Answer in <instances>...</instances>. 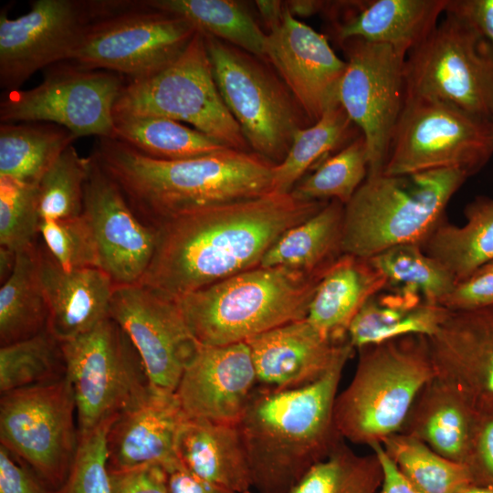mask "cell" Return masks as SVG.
Here are the masks:
<instances>
[{"instance_id": "obj_1", "label": "cell", "mask_w": 493, "mask_h": 493, "mask_svg": "<svg viewBox=\"0 0 493 493\" xmlns=\"http://www.w3.org/2000/svg\"><path fill=\"white\" fill-rule=\"evenodd\" d=\"M328 202L271 192L164 221L156 226L155 251L139 283L176 300L258 267L282 234Z\"/></svg>"}, {"instance_id": "obj_2", "label": "cell", "mask_w": 493, "mask_h": 493, "mask_svg": "<svg viewBox=\"0 0 493 493\" xmlns=\"http://www.w3.org/2000/svg\"><path fill=\"white\" fill-rule=\"evenodd\" d=\"M93 158L134 212L152 226L208 207L272 192L275 164L231 148L178 161L146 156L112 138H99Z\"/></svg>"}, {"instance_id": "obj_3", "label": "cell", "mask_w": 493, "mask_h": 493, "mask_svg": "<svg viewBox=\"0 0 493 493\" xmlns=\"http://www.w3.org/2000/svg\"><path fill=\"white\" fill-rule=\"evenodd\" d=\"M353 351L347 350L323 376L305 386H256L236 426L257 493H288L344 440L333 409Z\"/></svg>"}, {"instance_id": "obj_4", "label": "cell", "mask_w": 493, "mask_h": 493, "mask_svg": "<svg viewBox=\"0 0 493 493\" xmlns=\"http://www.w3.org/2000/svg\"><path fill=\"white\" fill-rule=\"evenodd\" d=\"M330 267L304 272L258 266L175 302L200 344L243 342L278 326L306 319L316 289Z\"/></svg>"}, {"instance_id": "obj_5", "label": "cell", "mask_w": 493, "mask_h": 493, "mask_svg": "<svg viewBox=\"0 0 493 493\" xmlns=\"http://www.w3.org/2000/svg\"><path fill=\"white\" fill-rule=\"evenodd\" d=\"M468 177L456 169L367 176L344 205L342 254L371 258L397 246L421 245Z\"/></svg>"}, {"instance_id": "obj_6", "label": "cell", "mask_w": 493, "mask_h": 493, "mask_svg": "<svg viewBox=\"0 0 493 493\" xmlns=\"http://www.w3.org/2000/svg\"><path fill=\"white\" fill-rule=\"evenodd\" d=\"M333 414L346 441L372 446L400 433L423 388L435 377L427 337L405 335L358 349Z\"/></svg>"}, {"instance_id": "obj_7", "label": "cell", "mask_w": 493, "mask_h": 493, "mask_svg": "<svg viewBox=\"0 0 493 493\" xmlns=\"http://www.w3.org/2000/svg\"><path fill=\"white\" fill-rule=\"evenodd\" d=\"M113 115L184 121L228 148H249L220 95L204 34L198 30L172 62L149 76L127 80Z\"/></svg>"}, {"instance_id": "obj_8", "label": "cell", "mask_w": 493, "mask_h": 493, "mask_svg": "<svg viewBox=\"0 0 493 493\" xmlns=\"http://www.w3.org/2000/svg\"><path fill=\"white\" fill-rule=\"evenodd\" d=\"M204 37L220 95L248 146L271 163H280L296 131L312 123L260 58Z\"/></svg>"}, {"instance_id": "obj_9", "label": "cell", "mask_w": 493, "mask_h": 493, "mask_svg": "<svg viewBox=\"0 0 493 493\" xmlns=\"http://www.w3.org/2000/svg\"><path fill=\"white\" fill-rule=\"evenodd\" d=\"M492 155L491 121L443 101L407 96L382 173L456 169L471 176Z\"/></svg>"}, {"instance_id": "obj_10", "label": "cell", "mask_w": 493, "mask_h": 493, "mask_svg": "<svg viewBox=\"0 0 493 493\" xmlns=\"http://www.w3.org/2000/svg\"><path fill=\"white\" fill-rule=\"evenodd\" d=\"M445 15L406 56L404 97L443 101L491 121L493 50L466 22Z\"/></svg>"}, {"instance_id": "obj_11", "label": "cell", "mask_w": 493, "mask_h": 493, "mask_svg": "<svg viewBox=\"0 0 493 493\" xmlns=\"http://www.w3.org/2000/svg\"><path fill=\"white\" fill-rule=\"evenodd\" d=\"M61 347L75 397L79 435L136 404L152 387L138 351L110 317L61 342Z\"/></svg>"}, {"instance_id": "obj_12", "label": "cell", "mask_w": 493, "mask_h": 493, "mask_svg": "<svg viewBox=\"0 0 493 493\" xmlns=\"http://www.w3.org/2000/svg\"><path fill=\"white\" fill-rule=\"evenodd\" d=\"M75 397L61 380L1 393L0 441L48 487L66 481L79 446Z\"/></svg>"}, {"instance_id": "obj_13", "label": "cell", "mask_w": 493, "mask_h": 493, "mask_svg": "<svg viewBox=\"0 0 493 493\" xmlns=\"http://www.w3.org/2000/svg\"><path fill=\"white\" fill-rule=\"evenodd\" d=\"M130 1L36 0L10 19L0 15V86L17 90L31 75L69 61L89 28Z\"/></svg>"}, {"instance_id": "obj_14", "label": "cell", "mask_w": 493, "mask_h": 493, "mask_svg": "<svg viewBox=\"0 0 493 493\" xmlns=\"http://www.w3.org/2000/svg\"><path fill=\"white\" fill-rule=\"evenodd\" d=\"M195 32L184 18L144 1H131L124 9L94 23L69 61L134 80L172 62Z\"/></svg>"}, {"instance_id": "obj_15", "label": "cell", "mask_w": 493, "mask_h": 493, "mask_svg": "<svg viewBox=\"0 0 493 493\" xmlns=\"http://www.w3.org/2000/svg\"><path fill=\"white\" fill-rule=\"evenodd\" d=\"M125 82L121 75L89 69L72 62L47 71L43 81L1 99V123L45 122L76 138H111L114 106Z\"/></svg>"}, {"instance_id": "obj_16", "label": "cell", "mask_w": 493, "mask_h": 493, "mask_svg": "<svg viewBox=\"0 0 493 493\" xmlns=\"http://www.w3.org/2000/svg\"><path fill=\"white\" fill-rule=\"evenodd\" d=\"M346 68L339 103L363 136L369 161L367 176L381 174L404 102L406 57L388 45L349 39L341 43Z\"/></svg>"}, {"instance_id": "obj_17", "label": "cell", "mask_w": 493, "mask_h": 493, "mask_svg": "<svg viewBox=\"0 0 493 493\" xmlns=\"http://www.w3.org/2000/svg\"><path fill=\"white\" fill-rule=\"evenodd\" d=\"M110 317L138 351L152 385L175 392L201 344L175 300L140 284L115 286Z\"/></svg>"}, {"instance_id": "obj_18", "label": "cell", "mask_w": 493, "mask_h": 493, "mask_svg": "<svg viewBox=\"0 0 493 493\" xmlns=\"http://www.w3.org/2000/svg\"><path fill=\"white\" fill-rule=\"evenodd\" d=\"M91 158L82 215L97 245L100 268L116 286L139 283L155 251L157 227L134 212L118 184Z\"/></svg>"}, {"instance_id": "obj_19", "label": "cell", "mask_w": 493, "mask_h": 493, "mask_svg": "<svg viewBox=\"0 0 493 493\" xmlns=\"http://www.w3.org/2000/svg\"><path fill=\"white\" fill-rule=\"evenodd\" d=\"M265 60L271 62L311 123L340 104L346 61L324 35L296 19L286 4L280 22L267 35Z\"/></svg>"}, {"instance_id": "obj_20", "label": "cell", "mask_w": 493, "mask_h": 493, "mask_svg": "<svg viewBox=\"0 0 493 493\" xmlns=\"http://www.w3.org/2000/svg\"><path fill=\"white\" fill-rule=\"evenodd\" d=\"M435 378L477 411L493 408V305L449 310L427 337Z\"/></svg>"}, {"instance_id": "obj_21", "label": "cell", "mask_w": 493, "mask_h": 493, "mask_svg": "<svg viewBox=\"0 0 493 493\" xmlns=\"http://www.w3.org/2000/svg\"><path fill=\"white\" fill-rule=\"evenodd\" d=\"M257 384L246 341L201 344L174 393L187 418L237 425Z\"/></svg>"}, {"instance_id": "obj_22", "label": "cell", "mask_w": 493, "mask_h": 493, "mask_svg": "<svg viewBox=\"0 0 493 493\" xmlns=\"http://www.w3.org/2000/svg\"><path fill=\"white\" fill-rule=\"evenodd\" d=\"M187 419L174 392L152 385L136 404L121 413L107 435L110 470L177 462L179 431Z\"/></svg>"}, {"instance_id": "obj_23", "label": "cell", "mask_w": 493, "mask_h": 493, "mask_svg": "<svg viewBox=\"0 0 493 493\" xmlns=\"http://www.w3.org/2000/svg\"><path fill=\"white\" fill-rule=\"evenodd\" d=\"M257 383L278 389L309 384L323 376L350 348L333 341L307 319L278 326L247 341Z\"/></svg>"}, {"instance_id": "obj_24", "label": "cell", "mask_w": 493, "mask_h": 493, "mask_svg": "<svg viewBox=\"0 0 493 493\" xmlns=\"http://www.w3.org/2000/svg\"><path fill=\"white\" fill-rule=\"evenodd\" d=\"M37 248L48 310L47 330L52 336L64 342L89 331L110 317L116 285L104 270H65L45 247Z\"/></svg>"}, {"instance_id": "obj_25", "label": "cell", "mask_w": 493, "mask_h": 493, "mask_svg": "<svg viewBox=\"0 0 493 493\" xmlns=\"http://www.w3.org/2000/svg\"><path fill=\"white\" fill-rule=\"evenodd\" d=\"M447 0H368L341 2L343 11L334 22V34L341 44L362 39L383 44L407 56L423 42L445 14Z\"/></svg>"}, {"instance_id": "obj_26", "label": "cell", "mask_w": 493, "mask_h": 493, "mask_svg": "<svg viewBox=\"0 0 493 493\" xmlns=\"http://www.w3.org/2000/svg\"><path fill=\"white\" fill-rule=\"evenodd\" d=\"M386 286L385 277L369 258L342 254L322 277L306 319L325 338L345 341L353 318Z\"/></svg>"}, {"instance_id": "obj_27", "label": "cell", "mask_w": 493, "mask_h": 493, "mask_svg": "<svg viewBox=\"0 0 493 493\" xmlns=\"http://www.w3.org/2000/svg\"><path fill=\"white\" fill-rule=\"evenodd\" d=\"M175 453L181 464L199 478L236 493L252 489L236 425L187 418L179 431Z\"/></svg>"}, {"instance_id": "obj_28", "label": "cell", "mask_w": 493, "mask_h": 493, "mask_svg": "<svg viewBox=\"0 0 493 493\" xmlns=\"http://www.w3.org/2000/svg\"><path fill=\"white\" fill-rule=\"evenodd\" d=\"M477 413L461 394L434 377L418 394L400 433L466 465Z\"/></svg>"}, {"instance_id": "obj_29", "label": "cell", "mask_w": 493, "mask_h": 493, "mask_svg": "<svg viewBox=\"0 0 493 493\" xmlns=\"http://www.w3.org/2000/svg\"><path fill=\"white\" fill-rule=\"evenodd\" d=\"M448 309L421 295L385 287L371 297L351 322L347 338L354 349L405 335L431 336Z\"/></svg>"}, {"instance_id": "obj_30", "label": "cell", "mask_w": 493, "mask_h": 493, "mask_svg": "<svg viewBox=\"0 0 493 493\" xmlns=\"http://www.w3.org/2000/svg\"><path fill=\"white\" fill-rule=\"evenodd\" d=\"M465 216L462 226L444 219L421 244L456 283L493 262V198L477 197L466 206Z\"/></svg>"}, {"instance_id": "obj_31", "label": "cell", "mask_w": 493, "mask_h": 493, "mask_svg": "<svg viewBox=\"0 0 493 493\" xmlns=\"http://www.w3.org/2000/svg\"><path fill=\"white\" fill-rule=\"evenodd\" d=\"M344 205L329 201L318 213L282 234L260 266L315 272L330 267L341 252Z\"/></svg>"}, {"instance_id": "obj_32", "label": "cell", "mask_w": 493, "mask_h": 493, "mask_svg": "<svg viewBox=\"0 0 493 493\" xmlns=\"http://www.w3.org/2000/svg\"><path fill=\"white\" fill-rule=\"evenodd\" d=\"M47 304L41 282L37 246L16 254L0 288L1 346L31 338L47 329Z\"/></svg>"}, {"instance_id": "obj_33", "label": "cell", "mask_w": 493, "mask_h": 493, "mask_svg": "<svg viewBox=\"0 0 493 493\" xmlns=\"http://www.w3.org/2000/svg\"><path fill=\"white\" fill-rule=\"evenodd\" d=\"M75 139L69 131L56 124L1 123L0 177L37 185Z\"/></svg>"}, {"instance_id": "obj_34", "label": "cell", "mask_w": 493, "mask_h": 493, "mask_svg": "<svg viewBox=\"0 0 493 493\" xmlns=\"http://www.w3.org/2000/svg\"><path fill=\"white\" fill-rule=\"evenodd\" d=\"M112 139L151 158L178 161L228 147L181 122L154 116H114Z\"/></svg>"}, {"instance_id": "obj_35", "label": "cell", "mask_w": 493, "mask_h": 493, "mask_svg": "<svg viewBox=\"0 0 493 493\" xmlns=\"http://www.w3.org/2000/svg\"><path fill=\"white\" fill-rule=\"evenodd\" d=\"M152 8L188 21L196 30L265 59L267 34L232 0H146Z\"/></svg>"}, {"instance_id": "obj_36", "label": "cell", "mask_w": 493, "mask_h": 493, "mask_svg": "<svg viewBox=\"0 0 493 493\" xmlns=\"http://www.w3.org/2000/svg\"><path fill=\"white\" fill-rule=\"evenodd\" d=\"M354 127L357 128L338 104L311 125L298 130L286 157L273 167L272 192L289 194L314 163L361 135H352Z\"/></svg>"}, {"instance_id": "obj_37", "label": "cell", "mask_w": 493, "mask_h": 493, "mask_svg": "<svg viewBox=\"0 0 493 493\" xmlns=\"http://www.w3.org/2000/svg\"><path fill=\"white\" fill-rule=\"evenodd\" d=\"M381 445L402 475L420 493H461L474 486L465 464L441 456L414 436L397 433Z\"/></svg>"}, {"instance_id": "obj_38", "label": "cell", "mask_w": 493, "mask_h": 493, "mask_svg": "<svg viewBox=\"0 0 493 493\" xmlns=\"http://www.w3.org/2000/svg\"><path fill=\"white\" fill-rule=\"evenodd\" d=\"M383 470L377 454L360 455L342 440L288 493H380Z\"/></svg>"}, {"instance_id": "obj_39", "label": "cell", "mask_w": 493, "mask_h": 493, "mask_svg": "<svg viewBox=\"0 0 493 493\" xmlns=\"http://www.w3.org/2000/svg\"><path fill=\"white\" fill-rule=\"evenodd\" d=\"M66 376L61 342L47 329L0 349V393L45 384Z\"/></svg>"}, {"instance_id": "obj_40", "label": "cell", "mask_w": 493, "mask_h": 493, "mask_svg": "<svg viewBox=\"0 0 493 493\" xmlns=\"http://www.w3.org/2000/svg\"><path fill=\"white\" fill-rule=\"evenodd\" d=\"M369 259L385 277L386 287L415 292L433 303L441 305L456 283L420 244L397 246Z\"/></svg>"}, {"instance_id": "obj_41", "label": "cell", "mask_w": 493, "mask_h": 493, "mask_svg": "<svg viewBox=\"0 0 493 493\" xmlns=\"http://www.w3.org/2000/svg\"><path fill=\"white\" fill-rule=\"evenodd\" d=\"M368 171L367 147L361 134L299 181L290 194L302 201L336 200L345 205L366 179Z\"/></svg>"}, {"instance_id": "obj_42", "label": "cell", "mask_w": 493, "mask_h": 493, "mask_svg": "<svg viewBox=\"0 0 493 493\" xmlns=\"http://www.w3.org/2000/svg\"><path fill=\"white\" fill-rule=\"evenodd\" d=\"M92 158L82 157L68 145L37 184L41 219H66L83 212L84 188Z\"/></svg>"}, {"instance_id": "obj_43", "label": "cell", "mask_w": 493, "mask_h": 493, "mask_svg": "<svg viewBox=\"0 0 493 493\" xmlns=\"http://www.w3.org/2000/svg\"><path fill=\"white\" fill-rule=\"evenodd\" d=\"M41 216L37 185L0 177V245L15 253L36 245Z\"/></svg>"}, {"instance_id": "obj_44", "label": "cell", "mask_w": 493, "mask_h": 493, "mask_svg": "<svg viewBox=\"0 0 493 493\" xmlns=\"http://www.w3.org/2000/svg\"><path fill=\"white\" fill-rule=\"evenodd\" d=\"M44 247L65 270L100 267L97 245L83 215L66 219H41Z\"/></svg>"}, {"instance_id": "obj_45", "label": "cell", "mask_w": 493, "mask_h": 493, "mask_svg": "<svg viewBox=\"0 0 493 493\" xmlns=\"http://www.w3.org/2000/svg\"><path fill=\"white\" fill-rule=\"evenodd\" d=\"M117 416L89 432L79 435L74 461L66 481L57 490L58 493H112L108 467L107 435Z\"/></svg>"}, {"instance_id": "obj_46", "label": "cell", "mask_w": 493, "mask_h": 493, "mask_svg": "<svg viewBox=\"0 0 493 493\" xmlns=\"http://www.w3.org/2000/svg\"><path fill=\"white\" fill-rule=\"evenodd\" d=\"M466 466L474 485L493 488V408L477 413Z\"/></svg>"}, {"instance_id": "obj_47", "label": "cell", "mask_w": 493, "mask_h": 493, "mask_svg": "<svg viewBox=\"0 0 493 493\" xmlns=\"http://www.w3.org/2000/svg\"><path fill=\"white\" fill-rule=\"evenodd\" d=\"M109 472L112 493H169L162 465L144 464Z\"/></svg>"}, {"instance_id": "obj_48", "label": "cell", "mask_w": 493, "mask_h": 493, "mask_svg": "<svg viewBox=\"0 0 493 493\" xmlns=\"http://www.w3.org/2000/svg\"><path fill=\"white\" fill-rule=\"evenodd\" d=\"M449 310L473 309L493 305V271L480 268L456 283L441 302Z\"/></svg>"}, {"instance_id": "obj_49", "label": "cell", "mask_w": 493, "mask_h": 493, "mask_svg": "<svg viewBox=\"0 0 493 493\" xmlns=\"http://www.w3.org/2000/svg\"><path fill=\"white\" fill-rule=\"evenodd\" d=\"M21 459L0 446V493H58Z\"/></svg>"}, {"instance_id": "obj_50", "label": "cell", "mask_w": 493, "mask_h": 493, "mask_svg": "<svg viewBox=\"0 0 493 493\" xmlns=\"http://www.w3.org/2000/svg\"><path fill=\"white\" fill-rule=\"evenodd\" d=\"M445 13L466 22L493 50V0H447Z\"/></svg>"}, {"instance_id": "obj_51", "label": "cell", "mask_w": 493, "mask_h": 493, "mask_svg": "<svg viewBox=\"0 0 493 493\" xmlns=\"http://www.w3.org/2000/svg\"><path fill=\"white\" fill-rule=\"evenodd\" d=\"M169 493H236L189 472L178 460L166 469Z\"/></svg>"}, {"instance_id": "obj_52", "label": "cell", "mask_w": 493, "mask_h": 493, "mask_svg": "<svg viewBox=\"0 0 493 493\" xmlns=\"http://www.w3.org/2000/svg\"><path fill=\"white\" fill-rule=\"evenodd\" d=\"M370 448L377 454L383 466V479L380 493H420L402 475L381 444Z\"/></svg>"}, {"instance_id": "obj_53", "label": "cell", "mask_w": 493, "mask_h": 493, "mask_svg": "<svg viewBox=\"0 0 493 493\" xmlns=\"http://www.w3.org/2000/svg\"><path fill=\"white\" fill-rule=\"evenodd\" d=\"M256 5L269 29L280 22L285 4L280 1H256Z\"/></svg>"}, {"instance_id": "obj_54", "label": "cell", "mask_w": 493, "mask_h": 493, "mask_svg": "<svg viewBox=\"0 0 493 493\" xmlns=\"http://www.w3.org/2000/svg\"><path fill=\"white\" fill-rule=\"evenodd\" d=\"M292 16H309L321 10L326 5L321 1H290L286 4Z\"/></svg>"}, {"instance_id": "obj_55", "label": "cell", "mask_w": 493, "mask_h": 493, "mask_svg": "<svg viewBox=\"0 0 493 493\" xmlns=\"http://www.w3.org/2000/svg\"><path fill=\"white\" fill-rule=\"evenodd\" d=\"M16 253L0 246V278L1 284L11 275L16 264Z\"/></svg>"}, {"instance_id": "obj_56", "label": "cell", "mask_w": 493, "mask_h": 493, "mask_svg": "<svg viewBox=\"0 0 493 493\" xmlns=\"http://www.w3.org/2000/svg\"><path fill=\"white\" fill-rule=\"evenodd\" d=\"M461 493H493V488L482 486H471Z\"/></svg>"}, {"instance_id": "obj_57", "label": "cell", "mask_w": 493, "mask_h": 493, "mask_svg": "<svg viewBox=\"0 0 493 493\" xmlns=\"http://www.w3.org/2000/svg\"><path fill=\"white\" fill-rule=\"evenodd\" d=\"M481 268H485V269H488V270H490V271H493V262L484 266L483 267Z\"/></svg>"}, {"instance_id": "obj_58", "label": "cell", "mask_w": 493, "mask_h": 493, "mask_svg": "<svg viewBox=\"0 0 493 493\" xmlns=\"http://www.w3.org/2000/svg\"><path fill=\"white\" fill-rule=\"evenodd\" d=\"M243 493H253V492H252L251 489H248V490H246V491H245V492H243Z\"/></svg>"}, {"instance_id": "obj_59", "label": "cell", "mask_w": 493, "mask_h": 493, "mask_svg": "<svg viewBox=\"0 0 493 493\" xmlns=\"http://www.w3.org/2000/svg\"><path fill=\"white\" fill-rule=\"evenodd\" d=\"M491 122H492V125H493V118H492V120H491Z\"/></svg>"}]
</instances>
